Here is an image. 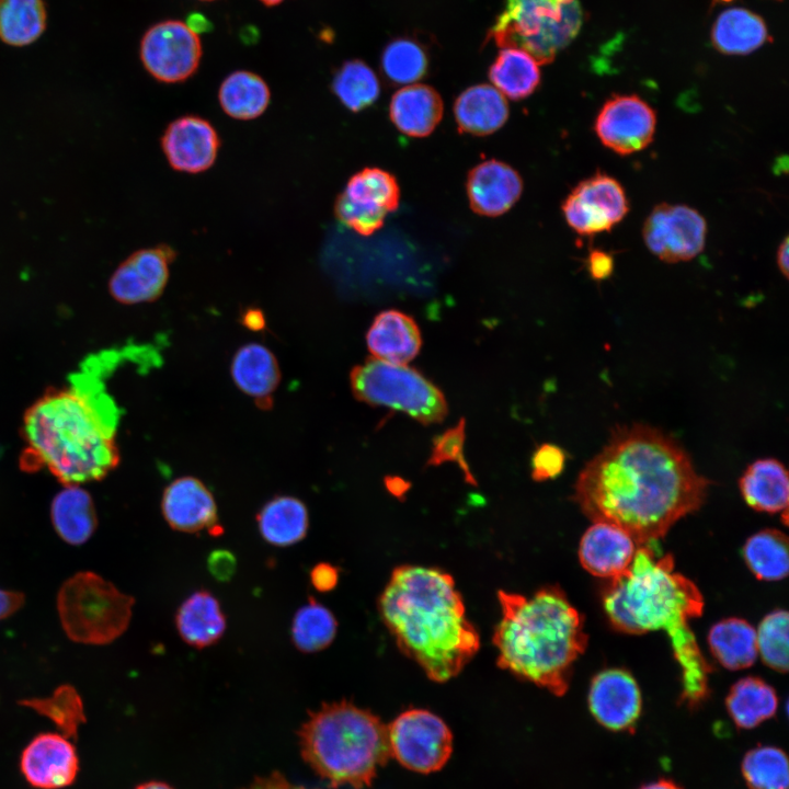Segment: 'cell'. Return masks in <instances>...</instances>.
Listing matches in <instances>:
<instances>
[{
    "label": "cell",
    "mask_w": 789,
    "mask_h": 789,
    "mask_svg": "<svg viewBox=\"0 0 789 789\" xmlns=\"http://www.w3.org/2000/svg\"><path fill=\"white\" fill-rule=\"evenodd\" d=\"M707 641L714 659L731 671L750 667L758 655L756 630L741 618H728L713 625Z\"/></svg>",
    "instance_id": "obj_31"
},
{
    "label": "cell",
    "mask_w": 789,
    "mask_h": 789,
    "mask_svg": "<svg viewBox=\"0 0 789 789\" xmlns=\"http://www.w3.org/2000/svg\"><path fill=\"white\" fill-rule=\"evenodd\" d=\"M207 569L217 581L228 582L236 573L237 559L229 550L216 549L208 554Z\"/></svg>",
    "instance_id": "obj_46"
},
{
    "label": "cell",
    "mask_w": 789,
    "mask_h": 789,
    "mask_svg": "<svg viewBox=\"0 0 789 789\" xmlns=\"http://www.w3.org/2000/svg\"><path fill=\"white\" fill-rule=\"evenodd\" d=\"M47 11L44 0H0V39L11 46H26L44 33Z\"/></svg>",
    "instance_id": "obj_36"
},
{
    "label": "cell",
    "mask_w": 789,
    "mask_h": 789,
    "mask_svg": "<svg viewBox=\"0 0 789 789\" xmlns=\"http://www.w3.org/2000/svg\"><path fill=\"white\" fill-rule=\"evenodd\" d=\"M310 581L317 591L329 592L338 584L339 571L331 563H317L310 571Z\"/></svg>",
    "instance_id": "obj_48"
},
{
    "label": "cell",
    "mask_w": 789,
    "mask_h": 789,
    "mask_svg": "<svg viewBox=\"0 0 789 789\" xmlns=\"http://www.w3.org/2000/svg\"><path fill=\"white\" fill-rule=\"evenodd\" d=\"M727 710L740 729H753L775 716L778 698L765 681L747 676L737 681L725 699Z\"/></svg>",
    "instance_id": "obj_33"
},
{
    "label": "cell",
    "mask_w": 789,
    "mask_h": 789,
    "mask_svg": "<svg viewBox=\"0 0 789 789\" xmlns=\"http://www.w3.org/2000/svg\"><path fill=\"white\" fill-rule=\"evenodd\" d=\"M262 538L276 547H289L301 541L309 528L305 503L291 495H278L266 502L256 515Z\"/></svg>",
    "instance_id": "obj_30"
},
{
    "label": "cell",
    "mask_w": 789,
    "mask_h": 789,
    "mask_svg": "<svg viewBox=\"0 0 789 789\" xmlns=\"http://www.w3.org/2000/svg\"><path fill=\"white\" fill-rule=\"evenodd\" d=\"M260 1L267 7H273V5L279 4L284 0H260Z\"/></svg>",
    "instance_id": "obj_56"
},
{
    "label": "cell",
    "mask_w": 789,
    "mask_h": 789,
    "mask_svg": "<svg viewBox=\"0 0 789 789\" xmlns=\"http://www.w3.org/2000/svg\"><path fill=\"white\" fill-rule=\"evenodd\" d=\"M641 693L625 670L598 673L588 690V708L594 719L611 731H631L641 713Z\"/></svg>",
    "instance_id": "obj_19"
},
{
    "label": "cell",
    "mask_w": 789,
    "mask_h": 789,
    "mask_svg": "<svg viewBox=\"0 0 789 789\" xmlns=\"http://www.w3.org/2000/svg\"><path fill=\"white\" fill-rule=\"evenodd\" d=\"M502 618L492 642L498 666L556 696L569 689L573 664L585 651L583 616L558 586H546L527 597L498 592Z\"/></svg>",
    "instance_id": "obj_5"
},
{
    "label": "cell",
    "mask_w": 789,
    "mask_h": 789,
    "mask_svg": "<svg viewBox=\"0 0 789 789\" xmlns=\"http://www.w3.org/2000/svg\"><path fill=\"white\" fill-rule=\"evenodd\" d=\"M582 19L579 0H505L488 38L500 48L522 49L545 65L576 36Z\"/></svg>",
    "instance_id": "obj_7"
},
{
    "label": "cell",
    "mask_w": 789,
    "mask_h": 789,
    "mask_svg": "<svg viewBox=\"0 0 789 789\" xmlns=\"http://www.w3.org/2000/svg\"><path fill=\"white\" fill-rule=\"evenodd\" d=\"M185 24L191 31H193L197 35L209 32L213 28L210 20H208L204 14L198 12L191 13L186 19Z\"/></svg>",
    "instance_id": "obj_52"
},
{
    "label": "cell",
    "mask_w": 789,
    "mask_h": 789,
    "mask_svg": "<svg viewBox=\"0 0 789 789\" xmlns=\"http://www.w3.org/2000/svg\"><path fill=\"white\" fill-rule=\"evenodd\" d=\"M637 547L624 529L595 522L581 538L579 559L582 567L594 576L610 580L630 567Z\"/></svg>",
    "instance_id": "obj_21"
},
{
    "label": "cell",
    "mask_w": 789,
    "mask_h": 789,
    "mask_svg": "<svg viewBox=\"0 0 789 789\" xmlns=\"http://www.w3.org/2000/svg\"><path fill=\"white\" fill-rule=\"evenodd\" d=\"M743 556L759 580L779 581L788 574V539L777 529H764L751 536L744 545Z\"/></svg>",
    "instance_id": "obj_37"
},
{
    "label": "cell",
    "mask_w": 789,
    "mask_h": 789,
    "mask_svg": "<svg viewBox=\"0 0 789 789\" xmlns=\"http://www.w3.org/2000/svg\"><path fill=\"white\" fill-rule=\"evenodd\" d=\"M466 420L460 421L433 439V447L427 466H439L444 462H455L459 466L465 476V481L476 484V479L470 471L465 458Z\"/></svg>",
    "instance_id": "obj_44"
},
{
    "label": "cell",
    "mask_w": 789,
    "mask_h": 789,
    "mask_svg": "<svg viewBox=\"0 0 789 789\" xmlns=\"http://www.w3.org/2000/svg\"><path fill=\"white\" fill-rule=\"evenodd\" d=\"M230 375L236 386L253 398L258 407L271 409L273 395L281 381V370L268 347L256 342L239 347L230 363Z\"/></svg>",
    "instance_id": "obj_23"
},
{
    "label": "cell",
    "mask_w": 789,
    "mask_h": 789,
    "mask_svg": "<svg viewBox=\"0 0 789 789\" xmlns=\"http://www.w3.org/2000/svg\"><path fill=\"white\" fill-rule=\"evenodd\" d=\"M242 789H308L304 786L295 785L279 771H273L265 777H256L248 787Z\"/></svg>",
    "instance_id": "obj_49"
},
{
    "label": "cell",
    "mask_w": 789,
    "mask_h": 789,
    "mask_svg": "<svg viewBox=\"0 0 789 789\" xmlns=\"http://www.w3.org/2000/svg\"><path fill=\"white\" fill-rule=\"evenodd\" d=\"M174 258L175 251L170 245H157L134 252L110 277V294L124 305L158 299L168 284L169 266Z\"/></svg>",
    "instance_id": "obj_16"
},
{
    "label": "cell",
    "mask_w": 789,
    "mask_h": 789,
    "mask_svg": "<svg viewBox=\"0 0 789 789\" xmlns=\"http://www.w3.org/2000/svg\"><path fill=\"white\" fill-rule=\"evenodd\" d=\"M466 186L472 210L495 217L506 213L518 201L523 181L511 165L487 160L469 172Z\"/></svg>",
    "instance_id": "obj_22"
},
{
    "label": "cell",
    "mask_w": 789,
    "mask_h": 789,
    "mask_svg": "<svg viewBox=\"0 0 789 789\" xmlns=\"http://www.w3.org/2000/svg\"><path fill=\"white\" fill-rule=\"evenodd\" d=\"M443 101L438 92L426 84H410L391 98L389 113L395 126L412 137L430 135L443 116Z\"/></svg>",
    "instance_id": "obj_26"
},
{
    "label": "cell",
    "mask_w": 789,
    "mask_h": 789,
    "mask_svg": "<svg viewBox=\"0 0 789 789\" xmlns=\"http://www.w3.org/2000/svg\"><path fill=\"white\" fill-rule=\"evenodd\" d=\"M656 114L636 94H616L601 107L594 124L599 141L620 156L647 148L653 140Z\"/></svg>",
    "instance_id": "obj_15"
},
{
    "label": "cell",
    "mask_w": 789,
    "mask_h": 789,
    "mask_svg": "<svg viewBox=\"0 0 789 789\" xmlns=\"http://www.w3.org/2000/svg\"><path fill=\"white\" fill-rule=\"evenodd\" d=\"M271 92L265 80L248 70H237L228 75L218 90V101L222 111L239 121H250L261 116L267 108Z\"/></svg>",
    "instance_id": "obj_32"
},
{
    "label": "cell",
    "mask_w": 789,
    "mask_h": 789,
    "mask_svg": "<svg viewBox=\"0 0 789 789\" xmlns=\"http://www.w3.org/2000/svg\"><path fill=\"white\" fill-rule=\"evenodd\" d=\"M567 455L553 444H542L533 454L530 467L531 478L542 482L557 478L564 469Z\"/></svg>",
    "instance_id": "obj_45"
},
{
    "label": "cell",
    "mask_w": 789,
    "mask_h": 789,
    "mask_svg": "<svg viewBox=\"0 0 789 789\" xmlns=\"http://www.w3.org/2000/svg\"><path fill=\"white\" fill-rule=\"evenodd\" d=\"M24 604V595L20 592L0 590V620L11 616Z\"/></svg>",
    "instance_id": "obj_50"
},
{
    "label": "cell",
    "mask_w": 789,
    "mask_h": 789,
    "mask_svg": "<svg viewBox=\"0 0 789 789\" xmlns=\"http://www.w3.org/2000/svg\"><path fill=\"white\" fill-rule=\"evenodd\" d=\"M609 622L621 632L663 630L682 670L681 700L690 709L708 697L711 667L702 656L689 620L701 616L704 598L693 581L674 570L672 554L656 557L638 546L630 567L610 579L603 592Z\"/></svg>",
    "instance_id": "obj_2"
},
{
    "label": "cell",
    "mask_w": 789,
    "mask_h": 789,
    "mask_svg": "<svg viewBox=\"0 0 789 789\" xmlns=\"http://www.w3.org/2000/svg\"><path fill=\"white\" fill-rule=\"evenodd\" d=\"M767 36L764 21L742 8L723 11L711 31V39L716 48L721 53L734 55L754 52L766 42Z\"/></svg>",
    "instance_id": "obj_34"
},
{
    "label": "cell",
    "mask_w": 789,
    "mask_h": 789,
    "mask_svg": "<svg viewBox=\"0 0 789 789\" xmlns=\"http://www.w3.org/2000/svg\"><path fill=\"white\" fill-rule=\"evenodd\" d=\"M161 512L167 524L176 531L194 534L217 530L219 534L215 498L206 484L195 477H180L165 487Z\"/></svg>",
    "instance_id": "obj_20"
},
{
    "label": "cell",
    "mask_w": 789,
    "mask_h": 789,
    "mask_svg": "<svg viewBox=\"0 0 789 789\" xmlns=\"http://www.w3.org/2000/svg\"><path fill=\"white\" fill-rule=\"evenodd\" d=\"M19 705L49 719L68 739H76L80 725L87 721L82 699L71 685L57 687L48 697L20 700Z\"/></svg>",
    "instance_id": "obj_40"
},
{
    "label": "cell",
    "mask_w": 789,
    "mask_h": 789,
    "mask_svg": "<svg viewBox=\"0 0 789 789\" xmlns=\"http://www.w3.org/2000/svg\"><path fill=\"white\" fill-rule=\"evenodd\" d=\"M642 237L649 251L666 263L686 262L700 254L706 244L707 222L695 208L661 203L647 217Z\"/></svg>",
    "instance_id": "obj_12"
},
{
    "label": "cell",
    "mask_w": 789,
    "mask_h": 789,
    "mask_svg": "<svg viewBox=\"0 0 789 789\" xmlns=\"http://www.w3.org/2000/svg\"><path fill=\"white\" fill-rule=\"evenodd\" d=\"M244 327L252 331H261L265 327V318L263 312L258 308H248L241 317Z\"/></svg>",
    "instance_id": "obj_51"
},
{
    "label": "cell",
    "mask_w": 789,
    "mask_h": 789,
    "mask_svg": "<svg viewBox=\"0 0 789 789\" xmlns=\"http://www.w3.org/2000/svg\"><path fill=\"white\" fill-rule=\"evenodd\" d=\"M350 380L357 400L405 413L422 424L442 422L447 414L443 392L405 365L369 358L353 367Z\"/></svg>",
    "instance_id": "obj_9"
},
{
    "label": "cell",
    "mask_w": 789,
    "mask_h": 789,
    "mask_svg": "<svg viewBox=\"0 0 789 789\" xmlns=\"http://www.w3.org/2000/svg\"><path fill=\"white\" fill-rule=\"evenodd\" d=\"M175 627L186 644L205 649L221 639L227 619L219 601L210 592L199 590L185 598L178 608Z\"/></svg>",
    "instance_id": "obj_25"
},
{
    "label": "cell",
    "mask_w": 789,
    "mask_h": 789,
    "mask_svg": "<svg viewBox=\"0 0 789 789\" xmlns=\"http://www.w3.org/2000/svg\"><path fill=\"white\" fill-rule=\"evenodd\" d=\"M332 91L352 112L370 106L379 96L380 84L374 70L364 61H345L334 73Z\"/></svg>",
    "instance_id": "obj_39"
},
{
    "label": "cell",
    "mask_w": 789,
    "mask_h": 789,
    "mask_svg": "<svg viewBox=\"0 0 789 789\" xmlns=\"http://www.w3.org/2000/svg\"><path fill=\"white\" fill-rule=\"evenodd\" d=\"M203 49L197 34L178 20L161 21L149 27L140 42L145 69L158 81L183 82L198 69Z\"/></svg>",
    "instance_id": "obj_13"
},
{
    "label": "cell",
    "mask_w": 789,
    "mask_h": 789,
    "mask_svg": "<svg viewBox=\"0 0 789 789\" xmlns=\"http://www.w3.org/2000/svg\"><path fill=\"white\" fill-rule=\"evenodd\" d=\"M739 487L744 501L756 511L782 513L788 510V471L775 458L751 464L740 478Z\"/></svg>",
    "instance_id": "obj_28"
},
{
    "label": "cell",
    "mask_w": 789,
    "mask_h": 789,
    "mask_svg": "<svg viewBox=\"0 0 789 789\" xmlns=\"http://www.w3.org/2000/svg\"><path fill=\"white\" fill-rule=\"evenodd\" d=\"M788 613L776 609L766 615L756 630L757 653L770 668L788 671Z\"/></svg>",
    "instance_id": "obj_43"
},
{
    "label": "cell",
    "mask_w": 789,
    "mask_h": 789,
    "mask_svg": "<svg viewBox=\"0 0 789 789\" xmlns=\"http://www.w3.org/2000/svg\"><path fill=\"white\" fill-rule=\"evenodd\" d=\"M461 132L485 136L500 129L508 117L505 96L490 84H477L462 91L454 104Z\"/></svg>",
    "instance_id": "obj_27"
},
{
    "label": "cell",
    "mask_w": 789,
    "mask_h": 789,
    "mask_svg": "<svg viewBox=\"0 0 789 789\" xmlns=\"http://www.w3.org/2000/svg\"><path fill=\"white\" fill-rule=\"evenodd\" d=\"M741 770L748 789H788V759L776 746L759 745L748 751Z\"/></svg>",
    "instance_id": "obj_41"
},
{
    "label": "cell",
    "mask_w": 789,
    "mask_h": 789,
    "mask_svg": "<svg viewBox=\"0 0 789 789\" xmlns=\"http://www.w3.org/2000/svg\"><path fill=\"white\" fill-rule=\"evenodd\" d=\"M708 487L674 439L634 424L614 431L580 472L573 498L593 523L613 524L642 546L697 511Z\"/></svg>",
    "instance_id": "obj_1"
},
{
    "label": "cell",
    "mask_w": 789,
    "mask_h": 789,
    "mask_svg": "<svg viewBox=\"0 0 789 789\" xmlns=\"http://www.w3.org/2000/svg\"><path fill=\"white\" fill-rule=\"evenodd\" d=\"M788 238L786 237L779 244L776 255V262L780 273L788 278Z\"/></svg>",
    "instance_id": "obj_53"
},
{
    "label": "cell",
    "mask_w": 789,
    "mask_h": 789,
    "mask_svg": "<svg viewBox=\"0 0 789 789\" xmlns=\"http://www.w3.org/2000/svg\"><path fill=\"white\" fill-rule=\"evenodd\" d=\"M202 1H213V0H202Z\"/></svg>",
    "instance_id": "obj_58"
},
{
    "label": "cell",
    "mask_w": 789,
    "mask_h": 789,
    "mask_svg": "<svg viewBox=\"0 0 789 789\" xmlns=\"http://www.w3.org/2000/svg\"><path fill=\"white\" fill-rule=\"evenodd\" d=\"M639 789H683V788L673 780L660 779L658 781L647 784V785L640 787Z\"/></svg>",
    "instance_id": "obj_54"
},
{
    "label": "cell",
    "mask_w": 789,
    "mask_h": 789,
    "mask_svg": "<svg viewBox=\"0 0 789 789\" xmlns=\"http://www.w3.org/2000/svg\"><path fill=\"white\" fill-rule=\"evenodd\" d=\"M390 755L404 768L419 774L441 770L453 753V733L437 714L410 708L388 725Z\"/></svg>",
    "instance_id": "obj_10"
},
{
    "label": "cell",
    "mask_w": 789,
    "mask_h": 789,
    "mask_svg": "<svg viewBox=\"0 0 789 789\" xmlns=\"http://www.w3.org/2000/svg\"><path fill=\"white\" fill-rule=\"evenodd\" d=\"M134 598L91 571L78 572L61 585L57 610L72 641L107 644L121 637L132 619Z\"/></svg>",
    "instance_id": "obj_8"
},
{
    "label": "cell",
    "mask_w": 789,
    "mask_h": 789,
    "mask_svg": "<svg viewBox=\"0 0 789 789\" xmlns=\"http://www.w3.org/2000/svg\"><path fill=\"white\" fill-rule=\"evenodd\" d=\"M568 225L581 236L609 231L629 211L622 185L613 176L597 172L581 181L562 203Z\"/></svg>",
    "instance_id": "obj_14"
},
{
    "label": "cell",
    "mask_w": 789,
    "mask_h": 789,
    "mask_svg": "<svg viewBox=\"0 0 789 789\" xmlns=\"http://www.w3.org/2000/svg\"><path fill=\"white\" fill-rule=\"evenodd\" d=\"M614 256L603 250L593 249L587 256V271L595 281H605L614 272Z\"/></svg>",
    "instance_id": "obj_47"
},
{
    "label": "cell",
    "mask_w": 789,
    "mask_h": 789,
    "mask_svg": "<svg viewBox=\"0 0 789 789\" xmlns=\"http://www.w3.org/2000/svg\"><path fill=\"white\" fill-rule=\"evenodd\" d=\"M489 78L504 96L522 100L540 82L539 64L522 49L501 48L489 69Z\"/></svg>",
    "instance_id": "obj_35"
},
{
    "label": "cell",
    "mask_w": 789,
    "mask_h": 789,
    "mask_svg": "<svg viewBox=\"0 0 789 789\" xmlns=\"http://www.w3.org/2000/svg\"><path fill=\"white\" fill-rule=\"evenodd\" d=\"M20 769L37 789L70 786L79 773V757L70 739L60 733H41L24 747Z\"/></svg>",
    "instance_id": "obj_17"
},
{
    "label": "cell",
    "mask_w": 789,
    "mask_h": 789,
    "mask_svg": "<svg viewBox=\"0 0 789 789\" xmlns=\"http://www.w3.org/2000/svg\"><path fill=\"white\" fill-rule=\"evenodd\" d=\"M102 403L79 385L47 388L23 415L21 468L46 467L64 485L104 479L121 456Z\"/></svg>",
    "instance_id": "obj_4"
},
{
    "label": "cell",
    "mask_w": 789,
    "mask_h": 789,
    "mask_svg": "<svg viewBox=\"0 0 789 789\" xmlns=\"http://www.w3.org/2000/svg\"><path fill=\"white\" fill-rule=\"evenodd\" d=\"M380 64L388 81L410 85L426 75L428 58L418 42L404 37L393 39L386 46Z\"/></svg>",
    "instance_id": "obj_42"
},
{
    "label": "cell",
    "mask_w": 789,
    "mask_h": 789,
    "mask_svg": "<svg viewBox=\"0 0 789 789\" xmlns=\"http://www.w3.org/2000/svg\"><path fill=\"white\" fill-rule=\"evenodd\" d=\"M135 789H173L165 782L162 781H148L137 786Z\"/></svg>",
    "instance_id": "obj_55"
},
{
    "label": "cell",
    "mask_w": 789,
    "mask_h": 789,
    "mask_svg": "<svg viewBox=\"0 0 789 789\" xmlns=\"http://www.w3.org/2000/svg\"><path fill=\"white\" fill-rule=\"evenodd\" d=\"M366 343L375 358L405 365L420 352L422 338L413 318L399 310H385L373 320Z\"/></svg>",
    "instance_id": "obj_24"
},
{
    "label": "cell",
    "mask_w": 789,
    "mask_h": 789,
    "mask_svg": "<svg viewBox=\"0 0 789 789\" xmlns=\"http://www.w3.org/2000/svg\"><path fill=\"white\" fill-rule=\"evenodd\" d=\"M298 737L304 761L332 788L370 787L391 757L387 725L346 700L309 711Z\"/></svg>",
    "instance_id": "obj_6"
},
{
    "label": "cell",
    "mask_w": 789,
    "mask_h": 789,
    "mask_svg": "<svg viewBox=\"0 0 789 789\" xmlns=\"http://www.w3.org/2000/svg\"><path fill=\"white\" fill-rule=\"evenodd\" d=\"M719 1H731V0H719Z\"/></svg>",
    "instance_id": "obj_57"
},
{
    "label": "cell",
    "mask_w": 789,
    "mask_h": 789,
    "mask_svg": "<svg viewBox=\"0 0 789 789\" xmlns=\"http://www.w3.org/2000/svg\"><path fill=\"white\" fill-rule=\"evenodd\" d=\"M400 188L389 172L365 168L352 175L334 204L335 217L362 236L380 229L399 206Z\"/></svg>",
    "instance_id": "obj_11"
},
{
    "label": "cell",
    "mask_w": 789,
    "mask_h": 789,
    "mask_svg": "<svg viewBox=\"0 0 789 789\" xmlns=\"http://www.w3.org/2000/svg\"><path fill=\"white\" fill-rule=\"evenodd\" d=\"M50 518L59 537L70 545H82L98 526L93 499L78 484L65 485L53 499Z\"/></svg>",
    "instance_id": "obj_29"
},
{
    "label": "cell",
    "mask_w": 789,
    "mask_h": 789,
    "mask_svg": "<svg viewBox=\"0 0 789 789\" xmlns=\"http://www.w3.org/2000/svg\"><path fill=\"white\" fill-rule=\"evenodd\" d=\"M161 147L174 170L195 174L213 167L220 138L207 119L184 115L168 125L161 137Z\"/></svg>",
    "instance_id": "obj_18"
},
{
    "label": "cell",
    "mask_w": 789,
    "mask_h": 789,
    "mask_svg": "<svg viewBox=\"0 0 789 789\" xmlns=\"http://www.w3.org/2000/svg\"><path fill=\"white\" fill-rule=\"evenodd\" d=\"M378 610L401 652L433 682L457 676L480 648L453 576L438 569L395 568Z\"/></svg>",
    "instance_id": "obj_3"
},
{
    "label": "cell",
    "mask_w": 789,
    "mask_h": 789,
    "mask_svg": "<svg viewBox=\"0 0 789 789\" xmlns=\"http://www.w3.org/2000/svg\"><path fill=\"white\" fill-rule=\"evenodd\" d=\"M338 621L330 609L313 598L295 613L290 636L297 650L315 653L328 648L335 638Z\"/></svg>",
    "instance_id": "obj_38"
}]
</instances>
